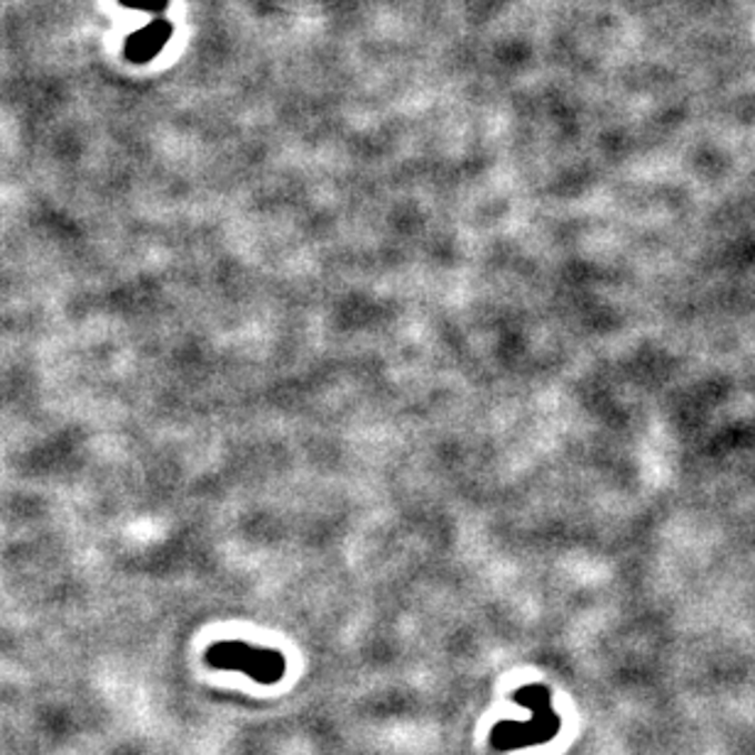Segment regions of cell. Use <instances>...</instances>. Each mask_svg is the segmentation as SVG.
<instances>
[{
	"instance_id": "7a4b0ae2",
	"label": "cell",
	"mask_w": 755,
	"mask_h": 755,
	"mask_svg": "<svg viewBox=\"0 0 755 755\" xmlns=\"http://www.w3.org/2000/svg\"><path fill=\"white\" fill-rule=\"evenodd\" d=\"M207 665L217 670L243 672L258 684H275L285 677V655L270 647H253L239 641L214 643L207 651Z\"/></svg>"
},
{
	"instance_id": "6da1fadb",
	"label": "cell",
	"mask_w": 755,
	"mask_h": 755,
	"mask_svg": "<svg viewBox=\"0 0 755 755\" xmlns=\"http://www.w3.org/2000/svg\"><path fill=\"white\" fill-rule=\"evenodd\" d=\"M517 704L527 706L533 716L530 722H501L491 731V748L505 753L527 746H542L557 738L562 728L560 714L552 709V692L545 684H527L513 694Z\"/></svg>"
},
{
	"instance_id": "277c9868",
	"label": "cell",
	"mask_w": 755,
	"mask_h": 755,
	"mask_svg": "<svg viewBox=\"0 0 755 755\" xmlns=\"http://www.w3.org/2000/svg\"><path fill=\"white\" fill-rule=\"evenodd\" d=\"M118 3L125 6V8H133V10H143V13H164L168 10L170 0H118Z\"/></svg>"
},
{
	"instance_id": "3957f363",
	"label": "cell",
	"mask_w": 755,
	"mask_h": 755,
	"mask_svg": "<svg viewBox=\"0 0 755 755\" xmlns=\"http://www.w3.org/2000/svg\"><path fill=\"white\" fill-rule=\"evenodd\" d=\"M172 30L174 28H172L170 20L158 18V20H152L150 26H145L143 30L133 32L131 38L125 40V50H123L128 62L148 64L150 59H155L162 52V47L170 42Z\"/></svg>"
}]
</instances>
